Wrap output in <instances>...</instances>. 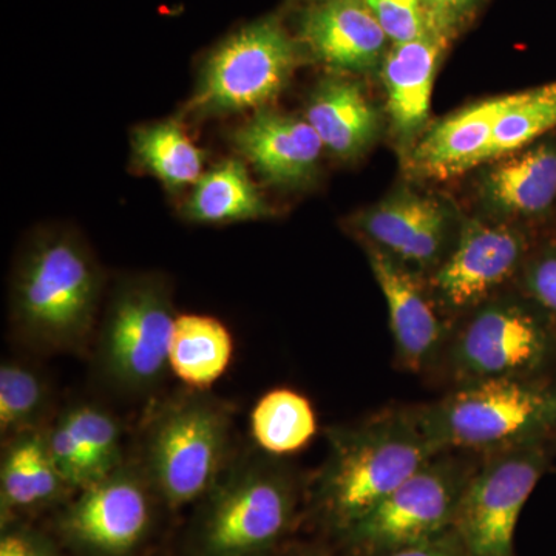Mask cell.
Segmentation results:
<instances>
[{"mask_svg": "<svg viewBox=\"0 0 556 556\" xmlns=\"http://www.w3.org/2000/svg\"><path fill=\"white\" fill-rule=\"evenodd\" d=\"M328 455L314 481L313 507L343 535L407 481L439 448L417 407L386 408L356 424L327 430Z\"/></svg>", "mask_w": 556, "mask_h": 556, "instance_id": "cell-1", "label": "cell"}, {"mask_svg": "<svg viewBox=\"0 0 556 556\" xmlns=\"http://www.w3.org/2000/svg\"><path fill=\"white\" fill-rule=\"evenodd\" d=\"M102 274L78 233H38L22 252L11 285V324L49 353H83L100 313Z\"/></svg>", "mask_w": 556, "mask_h": 556, "instance_id": "cell-2", "label": "cell"}, {"mask_svg": "<svg viewBox=\"0 0 556 556\" xmlns=\"http://www.w3.org/2000/svg\"><path fill=\"white\" fill-rule=\"evenodd\" d=\"M416 407L439 452L490 455L556 437V376L478 380Z\"/></svg>", "mask_w": 556, "mask_h": 556, "instance_id": "cell-3", "label": "cell"}, {"mask_svg": "<svg viewBox=\"0 0 556 556\" xmlns=\"http://www.w3.org/2000/svg\"><path fill=\"white\" fill-rule=\"evenodd\" d=\"M298 479L280 457L248 453L229 463L195 530L199 556H269L298 508Z\"/></svg>", "mask_w": 556, "mask_h": 556, "instance_id": "cell-4", "label": "cell"}, {"mask_svg": "<svg viewBox=\"0 0 556 556\" xmlns=\"http://www.w3.org/2000/svg\"><path fill=\"white\" fill-rule=\"evenodd\" d=\"M232 412L206 391L172 399L150 420L142 471L170 508L204 500L229 466Z\"/></svg>", "mask_w": 556, "mask_h": 556, "instance_id": "cell-5", "label": "cell"}, {"mask_svg": "<svg viewBox=\"0 0 556 556\" xmlns=\"http://www.w3.org/2000/svg\"><path fill=\"white\" fill-rule=\"evenodd\" d=\"M464 317L439 367L455 387L556 376V325L521 292L490 300Z\"/></svg>", "mask_w": 556, "mask_h": 556, "instance_id": "cell-6", "label": "cell"}, {"mask_svg": "<svg viewBox=\"0 0 556 556\" xmlns=\"http://www.w3.org/2000/svg\"><path fill=\"white\" fill-rule=\"evenodd\" d=\"M175 314L170 285L139 274L116 285L94 342V369L105 386L127 396H144L169 368Z\"/></svg>", "mask_w": 556, "mask_h": 556, "instance_id": "cell-7", "label": "cell"}, {"mask_svg": "<svg viewBox=\"0 0 556 556\" xmlns=\"http://www.w3.org/2000/svg\"><path fill=\"white\" fill-rule=\"evenodd\" d=\"M302 54L280 17L244 25L208 54L186 113L218 116L265 109L288 86Z\"/></svg>", "mask_w": 556, "mask_h": 556, "instance_id": "cell-8", "label": "cell"}, {"mask_svg": "<svg viewBox=\"0 0 556 556\" xmlns=\"http://www.w3.org/2000/svg\"><path fill=\"white\" fill-rule=\"evenodd\" d=\"M442 452L343 533L348 547L380 556L452 532L460 497L481 460Z\"/></svg>", "mask_w": 556, "mask_h": 556, "instance_id": "cell-9", "label": "cell"}, {"mask_svg": "<svg viewBox=\"0 0 556 556\" xmlns=\"http://www.w3.org/2000/svg\"><path fill=\"white\" fill-rule=\"evenodd\" d=\"M555 453L556 437H551L484 455L453 525L468 556H515L519 515Z\"/></svg>", "mask_w": 556, "mask_h": 556, "instance_id": "cell-10", "label": "cell"}, {"mask_svg": "<svg viewBox=\"0 0 556 556\" xmlns=\"http://www.w3.org/2000/svg\"><path fill=\"white\" fill-rule=\"evenodd\" d=\"M535 241L514 223L471 219L433 273L431 294L444 314L467 316L519 280Z\"/></svg>", "mask_w": 556, "mask_h": 556, "instance_id": "cell-11", "label": "cell"}, {"mask_svg": "<svg viewBox=\"0 0 556 556\" xmlns=\"http://www.w3.org/2000/svg\"><path fill=\"white\" fill-rule=\"evenodd\" d=\"M153 492L142 468L123 464L109 477L79 490L62 510V540L87 556H127L148 536Z\"/></svg>", "mask_w": 556, "mask_h": 556, "instance_id": "cell-12", "label": "cell"}, {"mask_svg": "<svg viewBox=\"0 0 556 556\" xmlns=\"http://www.w3.org/2000/svg\"><path fill=\"white\" fill-rule=\"evenodd\" d=\"M372 276L387 302L394 361L402 371L428 375L441 367L453 329L422 276L365 241Z\"/></svg>", "mask_w": 556, "mask_h": 556, "instance_id": "cell-13", "label": "cell"}, {"mask_svg": "<svg viewBox=\"0 0 556 556\" xmlns=\"http://www.w3.org/2000/svg\"><path fill=\"white\" fill-rule=\"evenodd\" d=\"M448 225L447 211L437 199L413 192L396 193L356 219L367 243L420 276L447 257Z\"/></svg>", "mask_w": 556, "mask_h": 556, "instance_id": "cell-14", "label": "cell"}, {"mask_svg": "<svg viewBox=\"0 0 556 556\" xmlns=\"http://www.w3.org/2000/svg\"><path fill=\"white\" fill-rule=\"evenodd\" d=\"M298 39L314 61L338 72L376 68L388 36L361 0H318L303 13Z\"/></svg>", "mask_w": 556, "mask_h": 556, "instance_id": "cell-15", "label": "cell"}, {"mask_svg": "<svg viewBox=\"0 0 556 556\" xmlns=\"http://www.w3.org/2000/svg\"><path fill=\"white\" fill-rule=\"evenodd\" d=\"M233 146L263 179L299 188L316 174L324 142L308 121L262 109L233 131Z\"/></svg>", "mask_w": 556, "mask_h": 556, "instance_id": "cell-16", "label": "cell"}, {"mask_svg": "<svg viewBox=\"0 0 556 556\" xmlns=\"http://www.w3.org/2000/svg\"><path fill=\"white\" fill-rule=\"evenodd\" d=\"M518 93L478 102L437 124L413 152L417 174L447 178L485 163L497 121L514 105Z\"/></svg>", "mask_w": 556, "mask_h": 556, "instance_id": "cell-17", "label": "cell"}, {"mask_svg": "<svg viewBox=\"0 0 556 556\" xmlns=\"http://www.w3.org/2000/svg\"><path fill=\"white\" fill-rule=\"evenodd\" d=\"M448 33L434 30L409 42L391 43L382 61L388 112L394 129L408 139L426 124L431 91Z\"/></svg>", "mask_w": 556, "mask_h": 556, "instance_id": "cell-18", "label": "cell"}, {"mask_svg": "<svg viewBox=\"0 0 556 556\" xmlns=\"http://www.w3.org/2000/svg\"><path fill=\"white\" fill-rule=\"evenodd\" d=\"M489 203L507 217L546 219L556 212V131L500 161L484 179Z\"/></svg>", "mask_w": 556, "mask_h": 556, "instance_id": "cell-19", "label": "cell"}, {"mask_svg": "<svg viewBox=\"0 0 556 556\" xmlns=\"http://www.w3.org/2000/svg\"><path fill=\"white\" fill-rule=\"evenodd\" d=\"M72 486L62 477L47 442L46 430L30 431L3 444L0 460V510L3 522L20 511L60 503Z\"/></svg>", "mask_w": 556, "mask_h": 556, "instance_id": "cell-20", "label": "cell"}, {"mask_svg": "<svg viewBox=\"0 0 556 556\" xmlns=\"http://www.w3.org/2000/svg\"><path fill=\"white\" fill-rule=\"evenodd\" d=\"M306 121L324 148L339 159H353L375 141L379 116L358 84L327 79L317 87L306 109Z\"/></svg>", "mask_w": 556, "mask_h": 556, "instance_id": "cell-21", "label": "cell"}, {"mask_svg": "<svg viewBox=\"0 0 556 556\" xmlns=\"http://www.w3.org/2000/svg\"><path fill=\"white\" fill-rule=\"evenodd\" d=\"M232 357V334L222 320L204 314L177 316L169 368L190 390L207 391L228 371Z\"/></svg>", "mask_w": 556, "mask_h": 556, "instance_id": "cell-22", "label": "cell"}, {"mask_svg": "<svg viewBox=\"0 0 556 556\" xmlns=\"http://www.w3.org/2000/svg\"><path fill=\"white\" fill-rule=\"evenodd\" d=\"M270 206L263 199L239 159L223 161L203 174L193 186L185 215L201 225H228L269 217Z\"/></svg>", "mask_w": 556, "mask_h": 556, "instance_id": "cell-23", "label": "cell"}, {"mask_svg": "<svg viewBox=\"0 0 556 556\" xmlns=\"http://www.w3.org/2000/svg\"><path fill=\"white\" fill-rule=\"evenodd\" d=\"M317 415L305 394L292 388H274L258 399L249 428L260 452L274 457L294 455L317 433Z\"/></svg>", "mask_w": 556, "mask_h": 556, "instance_id": "cell-24", "label": "cell"}, {"mask_svg": "<svg viewBox=\"0 0 556 556\" xmlns=\"http://www.w3.org/2000/svg\"><path fill=\"white\" fill-rule=\"evenodd\" d=\"M139 166L159 178L166 188L185 189L203 177V150L192 141L179 119L160 121L139 127L131 138Z\"/></svg>", "mask_w": 556, "mask_h": 556, "instance_id": "cell-25", "label": "cell"}, {"mask_svg": "<svg viewBox=\"0 0 556 556\" xmlns=\"http://www.w3.org/2000/svg\"><path fill=\"white\" fill-rule=\"evenodd\" d=\"M51 388L38 369L21 361L0 365V437L2 442L43 426L51 408Z\"/></svg>", "mask_w": 556, "mask_h": 556, "instance_id": "cell-26", "label": "cell"}, {"mask_svg": "<svg viewBox=\"0 0 556 556\" xmlns=\"http://www.w3.org/2000/svg\"><path fill=\"white\" fill-rule=\"evenodd\" d=\"M556 131V80L519 91L517 101L497 121L486 161L508 156Z\"/></svg>", "mask_w": 556, "mask_h": 556, "instance_id": "cell-27", "label": "cell"}, {"mask_svg": "<svg viewBox=\"0 0 556 556\" xmlns=\"http://www.w3.org/2000/svg\"><path fill=\"white\" fill-rule=\"evenodd\" d=\"M58 419L72 431L101 477L123 466V428L108 409L93 402L70 405Z\"/></svg>", "mask_w": 556, "mask_h": 556, "instance_id": "cell-28", "label": "cell"}, {"mask_svg": "<svg viewBox=\"0 0 556 556\" xmlns=\"http://www.w3.org/2000/svg\"><path fill=\"white\" fill-rule=\"evenodd\" d=\"M361 2L378 20L391 43L409 42L434 30L444 31L431 16L424 0H361Z\"/></svg>", "mask_w": 556, "mask_h": 556, "instance_id": "cell-29", "label": "cell"}, {"mask_svg": "<svg viewBox=\"0 0 556 556\" xmlns=\"http://www.w3.org/2000/svg\"><path fill=\"white\" fill-rule=\"evenodd\" d=\"M518 281L521 294L556 325V230L535 243Z\"/></svg>", "mask_w": 556, "mask_h": 556, "instance_id": "cell-30", "label": "cell"}, {"mask_svg": "<svg viewBox=\"0 0 556 556\" xmlns=\"http://www.w3.org/2000/svg\"><path fill=\"white\" fill-rule=\"evenodd\" d=\"M0 556H60L49 536L31 527L5 522L0 536Z\"/></svg>", "mask_w": 556, "mask_h": 556, "instance_id": "cell-31", "label": "cell"}, {"mask_svg": "<svg viewBox=\"0 0 556 556\" xmlns=\"http://www.w3.org/2000/svg\"><path fill=\"white\" fill-rule=\"evenodd\" d=\"M442 30L455 36L471 20L484 0H424Z\"/></svg>", "mask_w": 556, "mask_h": 556, "instance_id": "cell-32", "label": "cell"}, {"mask_svg": "<svg viewBox=\"0 0 556 556\" xmlns=\"http://www.w3.org/2000/svg\"><path fill=\"white\" fill-rule=\"evenodd\" d=\"M380 556H468V554L459 538L452 530V532L434 538V540L426 541V543L399 548V551Z\"/></svg>", "mask_w": 556, "mask_h": 556, "instance_id": "cell-33", "label": "cell"}, {"mask_svg": "<svg viewBox=\"0 0 556 556\" xmlns=\"http://www.w3.org/2000/svg\"><path fill=\"white\" fill-rule=\"evenodd\" d=\"M288 556H329L327 552L320 551V548H299V551L292 552Z\"/></svg>", "mask_w": 556, "mask_h": 556, "instance_id": "cell-34", "label": "cell"}, {"mask_svg": "<svg viewBox=\"0 0 556 556\" xmlns=\"http://www.w3.org/2000/svg\"><path fill=\"white\" fill-rule=\"evenodd\" d=\"M314 2H318V0H314Z\"/></svg>", "mask_w": 556, "mask_h": 556, "instance_id": "cell-35", "label": "cell"}]
</instances>
